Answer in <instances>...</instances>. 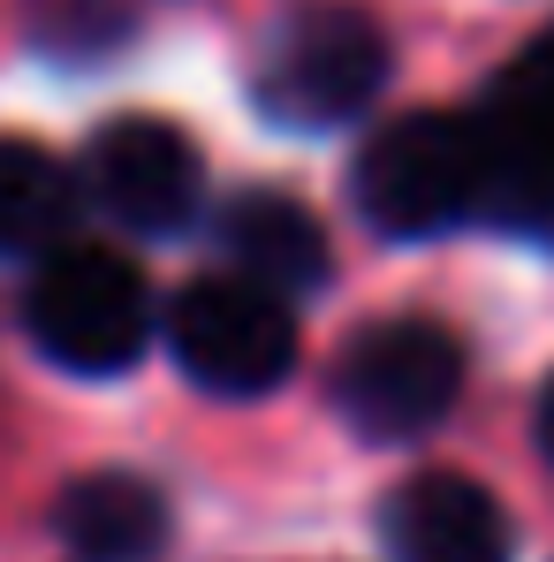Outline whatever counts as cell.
<instances>
[{"label": "cell", "mask_w": 554, "mask_h": 562, "mask_svg": "<svg viewBox=\"0 0 554 562\" xmlns=\"http://www.w3.org/2000/svg\"><path fill=\"white\" fill-rule=\"evenodd\" d=\"M350 183H358V213L380 236L426 244V236L456 228V221H471L486 205L478 122H463V114H403V122L372 130Z\"/></svg>", "instance_id": "1"}, {"label": "cell", "mask_w": 554, "mask_h": 562, "mask_svg": "<svg viewBox=\"0 0 554 562\" xmlns=\"http://www.w3.org/2000/svg\"><path fill=\"white\" fill-rule=\"evenodd\" d=\"M380 85H387V38L358 8H304V15H289L267 38L259 69H251L259 114L274 130H296V137L358 122L380 99Z\"/></svg>", "instance_id": "2"}, {"label": "cell", "mask_w": 554, "mask_h": 562, "mask_svg": "<svg viewBox=\"0 0 554 562\" xmlns=\"http://www.w3.org/2000/svg\"><path fill=\"white\" fill-rule=\"evenodd\" d=\"M23 327L69 373H122V366H137V350L152 335V296H145V274L122 251L61 244L31 274Z\"/></svg>", "instance_id": "3"}, {"label": "cell", "mask_w": 554, "mask_h": 562, "mask_svg": "<svg viewBox=\"0 0 554 562\" xmlns=\"http://www.w3.org/2000/svg\"><path fill=\"white\" fill-rule=\"evenodd\" d=\"M463 395V342L433 319H380L335 358V403L365 441L433 434Z\"/></svg>", "instance_id": "4"}, {"label": "cell", "mask_w": 554, "mask_h": 562, "mask_svg": "<svg viewBox=\"0 0 554 562\" xmlns=\"http://www.w3.org/2000/svg\"><path fill=\"white\" fill-rule=\"evenodd\" d=\"M176 366L213 395H267L296 366V319L274 289L244 274H205L190 281L168 312Z\"/></svg>", "instance_id": "5"}, {"label": "cell", "mask_w": 554, "mask_h": 562, "mask_svg": "<svg viewBox=\"0 0 554 562\" xmlns=\"http://www.w3.org/2000/svg\"><path fill=\"white\" fill-rule=\"evenodd\" d=\"M486 153V205L517 228L554 236V31H540L478 114Z\"/></svg>", "instance_id": "6"}, {"label": "cell", "mask_w": 554, "mask_h": 562, "mask_svg": "<svg viewBox=\"0 0 554 562\" xmlns=\"http://www.w3.org/2000/svg\"><path fill=\"white\" fill-rule=\"evenodd\" d=\"M84 183L92 198L137 236H176L197 213V153L176 122L160 114H122L106 122L84 153Z\"/></svg>", "instance_id": "7"}, {"label": "cell", "mask_w": 554, "mask_h": 562, "mask_svg": "<svg viewBox=\"0 0 554 562\" xmlns=\"http://www.w3.org/2000/svg\"><path fill=\"white\" fill-rule=\"evenodd\" d=\"M387 548L395 562H509L517 532H509V509L478 479L418 471L387 502Z\"/></svg>", "instance_id": "8"}, {"label": "cell", "mask_w": 554, "mask_h": 562, "mask_svg": "<svg viewBox=\"0 0 554 562\" xmlns=\"http://www.w3.org/2000/svg\"><path fill=\"white\" fill-rule=\"evenodd\" d=\"M54 532L77 562H152L168 548V502L129 471H84L61 494Z\"/></svg>", "instance_id": "9"}, {"label": "cell", "mask_w": 554, "mask_h": 562, "mask_svg": "<svg viewBox=\"0 0 554 562\" xmlns=\"http://www.w3.org/2000/svg\"><path fill=\"white\" fill-rule=\"evenodd\" d=\"M221 251H236L244 281H259L274 296L327 281V236H319V221L296 198H281V190H251V198H236L221 213Z\"/></svg>", "instance_id": "10"}, {"label": "cell", "mask_w": 554, "mask_h": 562, "mask_svg": "<svg viewBox=\"0 0 554 562\" xmlns=\"http://www.w3.org/2000/svg\"><path fill=\"white\" fill-rule=\"evenodd\" d=\"M69 221H77L69 168L46 145H31V137H0V259L61 251Z\"/></svg>", "instance_id": "11"}, {"label": "cell", "mask_w": 554, "mask_h": 562, "mask_svg": "<svg viewBox=\"0 0 554 562\" xmlns=\"http://www.w3.org/2000/svg\"><path fill=\"white\" fill-rule=\"evenodd\" d=\"M540 449H547V464H554V380H547V395H540Z\"/></svg>", "instance_id": "12"}]
</instances>
